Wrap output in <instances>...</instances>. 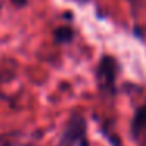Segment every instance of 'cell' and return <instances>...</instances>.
Instances as JSON below:
<instances>
[{
  "mask_svg": "<svg viewBox=\"0 0 146 146\" xmlns=\"http://www.w3.org/2000/svg\"><path fill=\"white\" fill-rule=\"evenodd\" d=\"M85 145V121L80 115H74L69 119L58 146Z\"/></svg>",
  "mask_w": 146,
  "mask_h": 146,
  "instance_id": "1",
  "label": "cell"
},
{
  "mask_svg": "<svg viewBox=\"0 0 146 146\" xmlns=\"http://www.w3.org/2000/svg\"><path fill=\"white\" fill-rule=\"evenodd\" d=\"M116 66L115 61L110 57L102 58L101 66H99V76H101V82L104 83V86H111L115 80V74H116Z\"/></svg>",
  "mask_w": 146,
  "mask_h": 146,
  "instance_id": "2",
  "label": "cell"
},
{
  "mask_svg": "<svg viewBox=\"0 0 146 146\" xmlns=\"http://www.w3.org/2000/svg\"><path fill=\"white\" fill-rule=\"evenodd\" d=\"M54 36L57 42H68L72 39V30L68 29V27H60V29L55 30Z\"/></svg>",
  "mask_w": 146,
  "mask_h": 146,
  "instance_id": "3",
  "label": "cell"
}]
</instances>
